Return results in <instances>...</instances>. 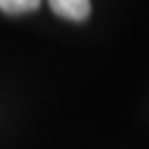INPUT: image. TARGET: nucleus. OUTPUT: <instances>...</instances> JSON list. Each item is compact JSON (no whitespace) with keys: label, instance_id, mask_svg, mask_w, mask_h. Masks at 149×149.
<instances>
[{"label":"nucleus","instance_id":"obj_2","mask_svg":"<svg viewBox=\"0 0 149 149\" xmlns=\"http://www.w3.org/2000/svg\"><path fill=\"white\" fill-rule=\"evenodd\" d=\"M40 0H0V11L11 13V16H18V13H27L38 9Z\"/></svg>","mask_w":149,"mask_h":149},{"label":"nucleus","instance_id":"obj_1","mask_svg":"<svg viewBox=\"0 0 149 149\" xmlns=\"http://www.w3.org/2000/svg\"><path fill=\"white\" fill-rule=\"evenodd\" d=\"M47 2L54 9V13H58L60 18H67V20H76V22L87 20L89 13H91L89 0H47Z\"/></svg>","mask_w":149,"mask_h":149}]
</instances>
